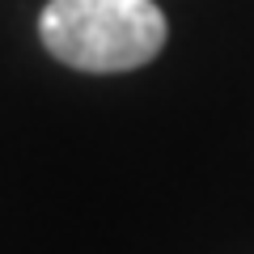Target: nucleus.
Segmentation results:
<instances>
[{
	"label": "nucleus",
	"instance_id": "1",
	"mask_svg": "<svg viewBox=\"0 0 254 254\" xmlns=\"http://www.w3.org/2000/svg\"><path fill=\"white\" fill-rule=\"evenodd\" d=\"M38 34L76 72H131L161 55L170 26L153 0H51Z\"/></svg>",
	"mask_w": 254,
	"mask_h": 254
}]
</instances>
